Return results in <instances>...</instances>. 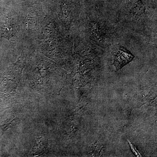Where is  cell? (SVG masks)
<instances>
[{
	"label": "cell",
	"mask_w": 157,
	"mask_h": 157,
	"mask_svg": "<svg viewBox=\"0 0 157 157\" xmlns=\"http://www.w3.org/2000/svg\"><path fill=\"white\" fill-rule=\"evenodd\" d=\"M113 57V65L119 70L132 61L135 56L125 47L120 46L114 52Z\"/></svg>",
	"instance_id": "cell-1"
},
{
	"label": "cell",
	"mask_w": 157,
	"mask_h": 157,
	"mask_svg": "<svg viewBox=\"0 0 157 157\" xmlns=\"http://www.w3.org/2000/svg\"><path fill=\"white\" fill-rule=\"evenodd\" d=\"M13 33L11 28L7 26H0V36L9 39L11 38Z\"/></svg>",
	"instance_id": "cell-2"
}]
</instances>
